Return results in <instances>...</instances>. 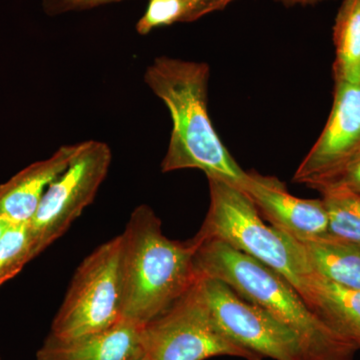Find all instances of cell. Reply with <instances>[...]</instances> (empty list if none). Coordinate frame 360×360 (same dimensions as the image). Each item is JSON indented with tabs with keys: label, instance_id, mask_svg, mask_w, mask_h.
Segmentation results:
<instances>
[{
	"label": "cell",
	"instance_id": "ba28073f",
	"mask_svg": "<svg viewBox=\"0 0 360 360\" xmlns=\"http://www.w3.org/2000/svg\"><path fill=\"white\" fill-rule=\"evenodd\" d=\"M210 311L222 331L253 354L274 360H307L298 336L264 309L219 279L198 277Z\"/></svg>",
	"mask_w": 360,
	"mask_h": 360
},
{
	"label": "cell",
	"instance_id": "5b68a950",
	"mask_svg": "<svg viewBox=\"0 0 360 360\" xmlns=\"http://www.w3.org/2000/svg\"><path fill=\"white\" fill-rule=\"evenodd\" d=\"M122 252L120 234L84 258L71 279L49 335L70 340L105 330L122 321Z\"/></svg>",
	"mask_w": 360,
	"mask_h": 360
},
{
	"label": "cell",
	"instance_id": "9c48e42d",
	"mask_svg": "<svg viewBox=\"0 0 360 360\" xmlns=\"http://www.w3.org/2000/svg\"><path fill=\"white\" fill-rule=\"evenodd\" d=\"M360 155V84L335 82L333 108L293 181L314 188Z\"/></svg>",
	"mask_w": 360,
	"mask_h": 360
},
{
	"label": "cell",
	"instance_id": "3957f363",
	"mask_svg": "<svg viewBox=\"0 0 360 360\" xmlns=\"http://www.w3.org/2000/svg\"><path fill=\"white\" fill-rule=\"evenodd\" d=\"M122 317L146 326L198 281L201 240L168 238L153 208H135L122 233Z\"/></svg>",
	"mask_w": 360,
	"mask_h": 360
},
{
	"label": "cell",
	"instance_id": "ffe728a7",
	"mask_svg": "<svg viewBox=\"0 0 360 360\" xmlns=\"http://www.w3.org/2000/svg\"><path fill=\"white\" fill-rule=\"evenodd\" d=\"M118 1L122 0H44V7L49 15L56 16L72 11H87Z\"/></svg>",
	"mask_w": 360,
	"mask_h": 360
},
{
	"label": "cell",
	"instance_id": "5bb4252c",
	"mask_svg": "<svg viewBox=\"0 0 360 360\" xmlns=\"http://www.w3.org/2000/svg\"><path fill=\"white\" fill-rule=\"evenodd\" d=\"M296 241L310 272L340 285L360 290V245L329 234Z\"/></svg>",
	"mask_w": 360,
	"mask_h": 360
},
{
	"label": "cell",
	"instance_id": "2e32d148",
	"mask_svg": "<svg viewBox=\"0 0 360 360\" xmlns=\"http://www.w3.org/2000/svg\"><path fill=\"white\" fill-rule=\"evenodd\" d=\"M328 219V234L360 245V196L342 187L319 191Z\"/></svg>",
	"mask_w": 360,
	"mask_h": 360
},
{
	"label": "cell",
	"instance_id": "7402d4cb",
	"mask_svg": "<svg viewBox=\"0 0 360 360\" xmlns=\"http://www.w3.org/2000/svg\"><path fill=\"white\" fill-rule=\"evenodd\" d=\"M281 4L286 6H314L319 2L326 1V0H278Z\"/></svg>",
	"mask_w": 360,
	"mask_h": 360
},
{
	"label": "cell",
	"instance_id": "9a60e30c",
	"mask_svg": "<svg viewBox=\"0 0 360 360\" xmlns=\"http://www.w3.org/2000/svg\"><path fill=\"white\" fill-rule=\"evenodd\" d=\"M335 82L360 84V0H343L333 27Z\"/></svg>",
	"mask_w": 360,
	"mask_h": 360
},
{
	"label": "cell",
	"instance_id": "cb8c5ba5",
	"mask_svg": "<svg viewBox=\"0 0 360 360\" xmlns=\"http://www.w3.org/2000/svg\"><path fill=\"white\" fill-rule=\"evenodd\" d=\"M134 360H148V359H146V355H144V354H143L141 355V356L137 357V359H135Z\"/></svg>",
	"mask_w": 360,
	"mask_h": 360
},
{
	"label": "cell",
	"instance_id": "44dd1931",
	"mask_svg": "<svg viewBox=\"0 0 360 360\" xmlns=\"http://www.w3.org/2000/svg\"><path fill=\"white\" fill-rule=\"evenodd\" d=\"M186 4V18L184 22H191L205 14L224 9L234 0H184Z\"/></svg>",
	"mask_w": 360,
	"mask_h": 360
},
{
	"label": "cell",
	"instance_id": "e0dca14e",
	"mask_svg": "<svg viewBox=\"0 0 360 360\" xmlns=\"http://www.w3.org/2000/svg\"><path fill=\"white\" fill-rule=\"evenodd\" d=\"M37 257L30 221L13 224L0 238V286Z\"/></svg>",
	"mask_w": 360,
	"mask_h": 360
},
{
	"label": "cell",
	"instance_id": "8992f818",
	"mask_svg": "<svg viewBox=\"0 0 360 360\" xmlns=\"http://www.w3.org/2000/svg\"><path fill=\"white\" fill-rule=\"evenodd\" d=\"M141 341L148 360L217 356L264 360L225 335L203 297L198 279L168 309L142 326Z\"/></svg>",
	"mask_w": 360,
	"mask_h": 360
},
{
	"label": "cell",
	"instance_id": "7c38bea8",
	"mask_svg": "<svg viewBox=\"0 0 360 360\" xmlns=\"http://www.w3.org/2000/svg\"><path fill=\"white\" fill-rule=\"evenodd\" d=\"M80 146L82 142L61 146L51 158L34 163L0 187V217L13 224L30 221L45 191L68 168Z\"/></svg>",
	"mask_w": 360,
	"mask_h": 360
},
{
	"label": "cell",
	"instance_id": "30bf717a",
	"mask_svg": "<svg viewBox=\"0 0 360 360\" xmlns=\"http://www.w3.org/2000/svg\"><path fill=\"white\" fill-rule=\"evenodd\" d=\"M243 191L262 219L291 238L307 240L328 236V213L321 198H296L276 177L255 172H248Z\"/></svg>",
	"mask_w": 360,
	"mask_h": 360
},
{
	"label": "cell",
	"instance_id": "8fae6325",
	"mask_svg": "<svg viewBox=\"0 0 360 360\" xmlns=\"http://www.w3.org/2000/svg\"><path fill=\"white\" fill-rule=\"evenodd\" d=\"M142 326L118 322L112 328L70 340L47 335L37 352V360H134L143 354Z\"/></svg>",
	"mask_w": 360,
	"mask_h": 360
},
{
	"label": "cell",
	"instance_id": "603a6c76",
	"mask_svg": "<svg viewBox=\"0 0 360 360\" xmlns=\"http://www.w3.org/2000/svg\"><path fill=\"white\" fill-rule=\"evenodd\" d=\"M13 224V222L6 219V217H0V238H1L2 234H4L6 229Z\"/></svg>",
	"mask_w": 360,
	"mask_h": 360
},
{
	"label": "cell",
	"instance_id": "4fadbf2b",
	"mask_svg": "<svg viewBox=\"0 0 360 360\" xmlns=\"http://www.w3.org/2000/svg\"><path fill=\"white\" fill-rule=\"evenodd\" d=\"M300 295L326 326L360 347V290L314 272L305 277Z\"/></svg>",
	"mask_w": 360,
	"mask_h": 360
},
{
	"label": "cell",
	"instance_id": "d6986e66",
	"mask_svg": "<svg viewBox=\"0 0 360 360\" xmlns=\"http://www.w3.org/2000/svg\"><path fill=\"white\" fill-rule=\"evenodd\" d=\"M330 187H342L360 196V155L314 189L321 191Z\"/></svg>",
	"mask_w": 360,
	"mask_h": 360
},
{
	"label": "cell",
	"instance_id": "52a82bcc",
	"mask_svg": "<svg viewBox=\"0 0 360 360\" xmlns=\"http://www.w3.org/2000/svg\"><path fill=\"white\" fill-rule=\"evenodd\" d=\"M112 151L105 142H82L70 165L49 186L30 221L37 257L58 240L94 202L110 172Z\"/></svg>",
	"mask_w": 360,
	"mask_h": 360
},
{
	"label": "cell",
	"instance_id": "6da1fadb",
	"mask_svg": "<svg viewBox=\"0 0 360 360\" xmlns=\"http://www.w3.org/2000/svg\"><path fill=\"white\" fill-rule=\"evenodd\" d=\"M210 65L160 56L146 68L144 82L169 110L172 131L161 172L200 169L243 189L245 172L213 127L208 112Z\"/></svg>",
	"mask_w": 360,
	"mask_h": 360
},
{
	"label": "cell",
	"instance_id": "277c9868",
	"mask_svg": "<svg viewBox=\"0 0 360 360\" xmlns=\"http://www.w3.org/2000/svg\"><path fill=\"white\" fill-rule=\"evenodd\" d=\"M210 203L200 231L201 241H222L283 276L302 292L310 270L296 239L265 224L248 194L239 187L207 177Z\"/></svg>",
	"mask_w": 360,
	"mask_h": 360
},
{
	"label": "cell",
	"instance_id": "d4e9b609",
	"mask_svg": "<svg viewBox=\"0 0 360 360\" xmlns=\"http://www.w3.org/2000/svg\"><path fill=\"white\" fill-rule=\"evenodd\" d=\"M0 360H2L1 356H0Z\"/></svg>",
	"mask_w": 360,
	"mask_h": 360
},
{
	"label": "cell",
	"instance_id": "ac0fdd59",
	"mask_svg": "<svg viewBox=\"0 0 360 360\" xmlns=\"http://www.w3.org/2000/svg\"><path fill=\"white\" fill-rule=\"evenodd\" d=\"M186 13L184 0H149L146 13L136 23L135 28L139 34H148L161 26L184 22Z\"/></svg>",
	"mask_w": 360,
	"mask_h": 360
},
{
	"label": "cell",
	"instance_id": "7a4b0ae2",
	"mask_svg": "<svg viewBox=\"0 0 360 360\" xmlns=\"http://www.w3.org/2000/svg\"><path fill=\"white\" fill-rule=\"evenodd\" d=\"M194 269L198 277L219 279L290 328L307 360H354L360 349L326 326L283 276L222 241H201Z\"/></svg>",
	"mask_w": 360,
	"mask_h": 360
}]
</instances>
